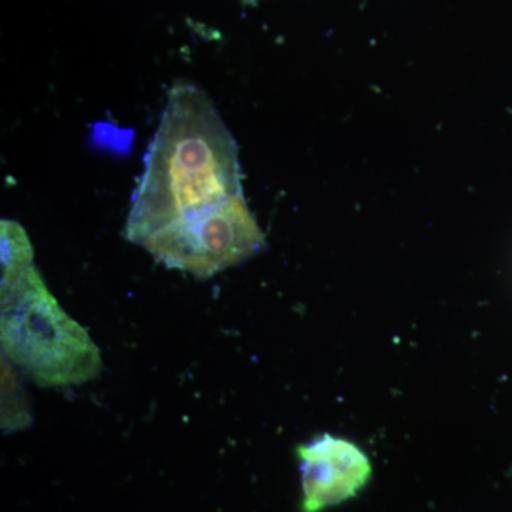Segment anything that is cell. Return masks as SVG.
<instances>
[{"mask_svg": "<svg viewBox=\"0 0 512 512\" xmlns=\"http://www.w3.org/2000/svg\"><path fill=\"white\" fill-rule=\"evenodd\" d=\"M265 245L264 232L244 195H238L220 207L174 221L141 247L167 268L210 278L248 261Z\"/></svg>", "mask_w": 512, "mask_h": 512, "instance_id": "obj_3", "label": "cell"}, {"mask_svg": "<svg viewBox=\"0 0 512 512\" xmlns=\"http://www.w3.org/2000/svg\"><path fill=\"white\" fill-rule=\"evenodd\" d=\"M238 147L214 103L194 84L178 82L144 161L124 235L143 245L180 218L242 195Z\"/></svg>", "mask_w": 512, "mask_h": 512, "instance_id": "obj_1", "label": "cell"}, {"mask_svg": "<svg viewBox=\"0 0 512 512\" xmlns=\"http://www.w3.org/2000/svg\"><path fill=\"white\" fill-rule=\"evenodd\" d=\"M32 242L28 232L12 220L0 222V295L13 288L30 268H33Z\"/></svg>", "mask_w": 512, "mask_h": 512, "instance_id": "obj_5", "label": "cell"}, {"mask_svg": "<svg viewBox=\"0 0 512 512\" xmlns=\"http://www.w3.org/2000/svg\"><path fill=\"white\" fill-rule=\"evenodd\" d=\"M0 301L2 357L37 386H80L100 375V349L89 332L60 306L36 266L0 295Z\"/></svg>", "mask_w": 512, "mask_h": 512, "instance_id": "obj_2", "label": "cell"}, {"mask_svg": "<svg viewBox=\"0 0 512 512\" xmlns=\"http://www.w3.org/2000/svg\"><path fill=\"white\" fill-rule=\"evenodd\" d=\"M303 512H320L355 497L372 476V464L356 444L330 434L298 448Z\"/></svg>", "mask_w": 512, "mask_h": 512, "instance_id": "obj_4", "label": "cell"}, {"mask_svg": "<svg viewBox=\"0 0 512 512\" xmlns=\"http://www.w3.org/2000/svg\"><path fill=\"white\" fill-rule=\"evenodd\" d=\"M32 414L12 363L2 357V431L5 434L28 429Z\"/></svg>", "mask_w": 512, "mask_h": 512, "instance_id": "obj_6", "label": "cell"}]
</instances>
